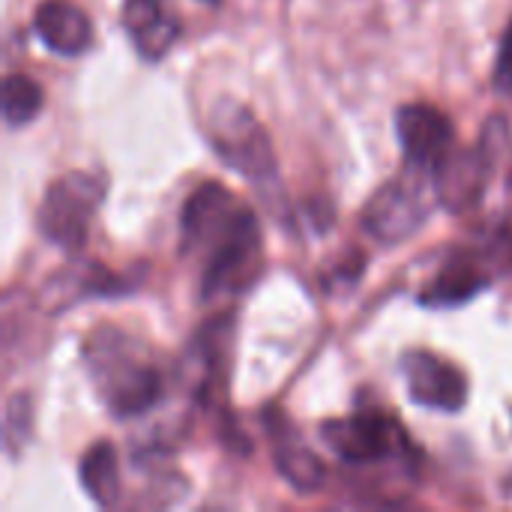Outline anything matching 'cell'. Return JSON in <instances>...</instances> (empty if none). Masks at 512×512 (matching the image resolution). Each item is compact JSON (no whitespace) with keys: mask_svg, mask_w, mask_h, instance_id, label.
<instances>
[{"mask_svg":"<svg viewBox=\"0 0 512 512\" xmlns=\"http://www.w3.org/2000/svg\"><path fill=\"white\" fill-rule=\"evenodd\" d=\"M183 249L201 258V297L246 291L264 261L261 225L252 207L234 198L222 183H201L180 213Z\"/></svg>","mask_w":512,"mask_h":512,"instance_id":"obj_1","label":"cell"},{"mask_svg":"<svg viewBox=\"0 0 512 512\" xmlns=\"http://www.w3.org/2000/svg\"><path fill=\"white\" fill-rule=\"evenodd\" d=\"M81 357L87 375L117 420H135L153 411L165 396V378L147 357V348L117 327H96L84 336Z\"/></svg>","mask_w":512,"mask_h":512,"instance_id":"obj_2","label":"cell"},{"mask_svg":"<svg viewBox=\"0 0 512 512\" xmlns=\"http://www.w3.org/2000/svg\"><path fill=\"white\" fill-rule=\"evenodd\" d=\"M435 204H441V201L435 192L432 171L408 165V171L387 180L366 201V207L360 213V225L372 240H378L384 246H399L426 225Z\"/></svg>","mask_w":512,"mask_h":512,"instance_id":"obj_3","label":"cell"},{"mask_svg":"<svg viewBox=\"0 0 512 512\" xmlns=\"http://www.w3.org/2000/svg\"><path fill=\"white\" fill-rule=\"evenodd\" d=\"M321 435L327 447L336 453L339 462L354 468H372V465H414V444L411 435L402 429V423L381 411H360L351 417H336L321 426Z\"/></svg>","mask_w":512,"mask_h":512,"instance_id":"obj_4","label":"cell"},{"mask_svg":"<svg viewBox=\"0 0 512 512\" xmlns=\"http://www.w3.org/2000/svg\"><path fill=\"white\" fill-rule=\"evenodd\" d=\"M207 138L216 156L231 171L258 186L276 180V153L270 135L246 105L234 99H219L207 117Z\"/></svg>","mask_w":512,"mask_h":512,"instance_id":"obj_5","label":"cell"},{"mask_svg":"<svg viewBox=\"0 0 512 512\" xmlns=\"http://www.w3.org/2000/svg\"><path fill=\"white\" fill-rule=\"evenodd\" d=\"M105 198V180L99 174L87 171H72L57 177L36 210V225L39 234L60 246L63 252H78L87 243L90 222L99 213Z\"/></svg>","mask_w":512,"mask_h":512,"instance_id":"obj_6","label":"cell"},{"mask_svg":"<svg viewBox=\"0 0 512 512\" xmlns=\"http://www.w3.org/2000/svg\"><path fill=\"white\" fill-rule=\"evenodd\" d=\"M492 141H495V132H492V123H489L486 132H483V141L474 150H456L453 147L432 168L438 201L450 213H465L474 204H480V198L486 195L489 180H492L495 165H498V147Z\"/></svg>","mask_w":512,"mask_h":512,"instance_id":"obj_7","label":"cell"},{"mask_svg":"<svg viewBox=\"0 0 512 512\" xmlns=\"http://www.w3.org/2000/svg\"><path fill=\"white\" fill-rule=\"evenodd\" d=\"M402 375H405L411 399L423 408L456 414L468 402L465 372L432 351H423V348L408 351L402 357Z\"/></svg>","mask_w":512,"mask_h":512,"instance_id":"obj_8","label":"cell"},{"mask_svg":"<svg viewBox=\"0 0 512 512\" xmlns=\"http://www.w3.org/2000/svg\"><path fill=\"white\" fill-rule=\"evenodd\" d=\"M396 135L405 150V162L432 171L453 147H456V129L453 120L426 102L402 105L396 114Z\"/></svg>","mask_w":512,"mask_h":512,"instance_id":"obj_9","label":"cell"},{"mask_svg":"<svg viewBox=\"0 0 512 512\" xmlns=\"http://www.w3.org/2000/svg\"><path fill=\"white\" fill-rule=\"evenodd\" d=\"M267 435H270L273 462H276V471L282 474V480L300 495L321 492V486L327 483V468L318 459V453L312 447H306V441L291 426V420L270 411L267 414Z\"/></svg>","mask_w":512,"mask_h":512,"instance_id":"obj_10","label":"cell"},{"mask_svg":"<svg viewBox=\"0 0 512 512\" xmlns=\"http://www.w3.org/2000/svg\"><path fill=\"white\" fill-rule=\"evenodd\" d=\"M120 24L147 63H159L180 39V18L168 0H123Z\"/></svg>","mask_w":512,"mask_h":512,"instance_id":"obj_11","label":"cell"},{"mask_svg":"<svg viewBox=\"0 0 512 512\" xmlns=\"http://www.w3.org/2000/svg\"><path fill=\"white\" fill-rule=\"evenodd\" d=\"M33 30L42 45L60 57H78L93 45V24L87 12L69 0H42L33 15Z\"/></svg>","mask_w":512,"mask_h":512,"instance_id":"obj_12","label":"cell"},{"mask_svg":"<svg viewBox=\"0 0 512 512\" xmlns=\"http://www.w3.org/2000/svg\"><path fill=\"white\" fill-rule=\"evenodd\" d=\"M492 285L486 267L468 255V252H456L447 258V264L435 273V279L423 288L420 303L423 306H435V309H450V306H462L471 297H477L480 291H486Z\"/></svg>","mask_w":512,"mask_h":512,"instance_id":"obj_13","label":"cell"},{"mask_svg":"<svg viewBox=\"0 0 512 512\" xmlns=\"http://www.w3.org/2000/svg\"><path fill=\"white\" fill-rule=\"evenodd\" d=\"M132 291V285H126L120 276H114L111 270H105L102 264L84 261V264H72L66 270H60V276H54V282L45 288L48 306L51 312H60L78 300H90V297H117Z\"/></svg>","mask_w":512,"mask_h":512,"instance_id":"obj_14","label":"cell"},{"mask_svg":"<svg viewBox=\"0 0 512 512\" xmlns=\"http://www.w3.org/2000/svg\"><path fill=\"white\" fill-rule=\"evenodd\" d=\"M78 483L87 498L99 507H114L120 501V462L108 441L93 444L78 462Z\"/></svg>","mask_w":512,"mask_h":512,"instance_id":"obj_15","label":"cell"},{"mask_svg":"<svg viewBox=\"0 0 512 512\" xmlns=\"http://www.w3.org/2000/svg\"><path fill=\"white\" fill-rule=\"evenodd\" d=\"M45 105V93L39 81L24 72H12L3 78V120L6 126H27Z\"/></svg>","mask_w":512,"mask_h":512,"instance_id":"obj_16","label":"cell"},{"mask_svg":"<svg viewBox=\"0 0 512 512\" xmlns=\"http://www.w3.org/2000/svg\"><path fill=\"white\" fill-rule=\"evenodd\" d=\"M30 399L24 396V393H18V396H12L9 399V405H6V417H3V441H6V450L12 447V441H15V429H21L24 432V438H27V432H30Z\"/></svg>","mask_w":512,"mask_h":512,"instance_id":"obj_17","label":"cell"},{"mask_svg":"<svg viewBox=\"0 0 512 512\" xmlns=\"http://www.w3.org/2000/svg\"><path fill=\"white\" fill-rule=\"evenodd\" d=\"M492 81H495V90H498V93H512V21L507 24L504 36H501Z\"/></svg>","mask_w":512,"mask_h":512,"instance_id":"obj_18","label":"cell"},{"mask_svg":"<svg viewBox=\"0 0 512 512\" xmlns=\"http://www.w3.org/2000/svg\"><path fill=\"white\" fill-rule=\"evenodd\" d=\"M507 489H510V492H512V477H510V480H507Z\"/></svg>","mask_w":512,"mask_h":512,"instance_id":"obj_19","label":"cell"},{"mask_svg":"<svg viewBox=\"0 0 512 512\" xmlns=\"http://www.w3.org/2000/svg\"><path fill=\"white\" fill-rule=\"evenodd\" d=\"M204 3H219V0H204Z\"/></svg>","mask_w":512,"mask_h":512,"instance_id":"obj_20","label":"cell"}]
</instances>
